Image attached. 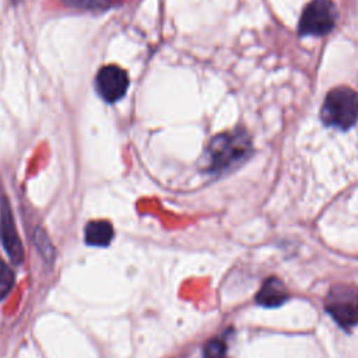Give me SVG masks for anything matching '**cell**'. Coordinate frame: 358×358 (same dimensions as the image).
Instances as JSON below:
<instances>
[{
    "label": "cell",
    "instance_id": "cell-1",
    "mask_svg": "<svg viewBox=\"0 0 358 358\" xmlns=\"http://www.w3.org/2000/svg\"><path fill=\"white\" fill-rule=\"evenodd\" d=\"M252 151L250 138L246 131L238 129L215 136L206 150L207 169L210 172H224L241 164Z\"/></svg>",
    "mask_w": 358,
    "mask_h": 358
},
{
    "label": "cell",
    "instance_id": "cell-2",
    "mask_svg": "<svg viewBox=\"0 0 358 358\" xmlns=\"http://www.w3.org/2000/svg\"><path fill=\"white\" fill-rule=\"evenodd\" d=\"M326 126L347 130L358 119V94L350 87H337L327 92L320 110Z\"/></svg>",
    "mask_w": 358,
    "mask_h": 358
},
{
    "label": "cell",
    "instance_id": "cell-3",
    "mask_svg": "<svg viewBox=\"0 0 358 358\" xmlns=\"http://www.w3.org/2000/svg\"><path fill=\"white\" fill-rule=\"evenodd\" d=\"M324 308L330 316L345 330L358 324V289L338 284L329 289Z\"/></svg>",
    "mask_w": 358,
    "mask_h": 358
},
{
    "label": "cell",
    "instance_id": "cell-4",
    "mask_svg": "<svg viewBox=\"0 0 358 358\" xmlns=\"http://www.w3.org/2000/svg\"><path fill=\"white\" fill-rule=\"evenodd\" d=\"M337 10L330 0H312L302 11L298 32L302 36H323L336 24Z\"/></svg>",
    "mask_w": 358,
    "mask_h": 358
},
{
    "label": "cell",
    "instance_id": "cell-5",
    "mask_svg": "<svg viewBox=\"0 0 358 358\" xmlns=\"http://www.w3.org/2000/svg\"><path fill=\"white\" fill-rule=\"evenodd\" d=\"M0 241L13 264H21L24 260V248L20 241L10 201L4 193H0Z\"/></svg>",
    "mask_w": 358,
    "mask_h": 358
},
{
    "label": "cell",
    "instance_id": "cell-6",
    "mask_svg": "<svg viewBox=\"0 0 358 358\" xmlns=\"http://www.w3.org/2000/svg\"><path fill=\"white\" fill-rule=\"evenodd\" d=\"M95 87L103 101L116 102L124 96L129 88V76L119 66L108 64L98 71Z\"/></svg>",
    "mask_w": 358,
    "mask_h": 358
},
{
    "label": "cell",
    "instance_id": "cell-7",
    "mask_svg": "<svg viewBox=\"0 0 358 358\" xmlns=\"http://www.w3.org/2000/svg\"><path fill=\"white\" fill-rule=\"evenodd\" d=\"M288 299L285 284L277 277H268L256 294V302L266 308H275Z\"/></svg>",
    "mask_w": 358,
    "mask_h": 358
},
{
    "label": "cell",
    "instance_id": "cell-8",
    "mask_svg": "<svg viewBox=\"0 0 358 358\" xmlns=\"http://www.w3.org/2000/svg\"><path fill=\"white\" fill-rule=\"evenodd\" d=\"M85 242L91 246H108L113 239V227L106 220H94L85 225Z\"/></svg>",
    "mask_w": 358,
    "mask_h": 358
},
{
    "label": "cell",
    "instance_id": "cell-9",
    "mask_svg": "<svg viewBox=\"0 0 358 358\" xmlns=\"http://www.w3.org/2000/svg\"><path fill=\"white\" fill-rule=\"evenodd\" d=\"M34 243L39 252V255L43 257L46 263H52L55 259V248L48 236V234L42 228H36L34 232Z\"/></svg>",
    "mask_w": 358,
    "mask_h": 358
},
{
    "label": "cell",
    "instance_id": "cell-10",
    "mask_svg": "<svg viewBox=\"0 0 358 358\" xmlns=\"http://www.w3.org/2000/svg\"><path fill=\"white\" fill-rule=\"evenodd\" d=\"M15 282V274L10 266L0 262V301L4 299L13 289Z\"/></svg>",
    "mask_w": 358,
    "mask_h": 358
},
{
    "label": "cell",
    "instance_id": "cell-11",
    "mask_svg": "<svg viewBox=\"0 0 358 358\" xmlns=\"http://www.w3.org/2000/svg\"><path fill=\"white\" fill-rule=\"evenodd\" d=\"M203 358H227V344L218 337L208 340L203 348Z\"/></svg>",
    "mask_w": 358,
    "mask_h": 358
},
{
    "label": "cell",
    "instance_id": "cell-12",
    "mask_svg": "<svg viewBox=\"0 0 358 358\" xmlns=\"http://www.w3.org/2000/svg\"><path fill=\"white\" fill-rule=\"evenodd\" d=\"M66 6L80 10H105L110 7V0H62Z\"/></svg>",
    "mask_w": 358,
    "mask_h": 358
}]
</instances>
